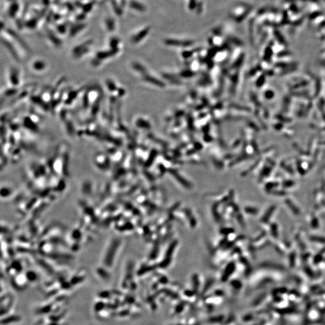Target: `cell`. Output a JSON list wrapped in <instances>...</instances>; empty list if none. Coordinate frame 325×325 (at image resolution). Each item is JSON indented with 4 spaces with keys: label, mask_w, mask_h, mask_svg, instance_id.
Here are the masks:
<instances>
[{
    "label": "cell",
    "mask_w": 325,
    "mask_h": 325,
    "mask_svg": "<svg viewBox=\"0 0 325 325\" xmlns=\"http://www.w3.org/2000/svg\"><path fill=\"white\" fill-rule=\"evenodd\" d=\"M8 80L11 87L18 88L21 84V74L18 68L11 66L8 73Z\"/></svg>",
    "instance_id": "obj_2"
},
{
    "label": "cell",
    "mask_w": 325,
    "mask_h": 325,
    "mask_svg": "<svg viewBox=\"0 0 325 325\" xmlns=\"http://www.w3.org/2000/svg\"><path fill=\"white\" fill-rule=\"evenodd\" d=\"M92 44V41H87V42L81 43L77 45L71 51L72 57L76 60H80L87 55L91 50L90 47Z\"/></svg>",
    "instance_id": "obj_1"
},
{
    "label": "cell",
    "mask_w": 325,
    "mask_h": 325,
    "mask_svg": "<svg viewBox=\"0 0 325 325\" xmlns=\"http://www.w3.org/2000/svg\"><path fill=\"white\" fill-rule=\"evenodd\" d=\"M23 125L28 130H30L32 132H36L39 131L38 123L34 121L30 116H26L23 119Z\"/></svg>",
    "instance_id": "obj_4"
},
{
    "label": "cell",
    "mask_w": 325,
    "mask_h": 325,
    "mask_svg": "<svg viewBox=\"0 0 325 325\" xmlns=\"http://www.w3.org/2000/svg\"><path fill=\"white\" fill-rule=\"evenodd\" d=\"M195 0H191L190 5H189L190 9H193L195 8Z\"/></svg>",
    "instance_id": "obj_6"
},
{
    "label": "cell",
    "mask_w": 325,
    "mask_h": 325,
    "mask_svg": "<svg viewBox=\"0 0 325 325\" xmlns=\"http://www.w3.org/2000/svg\"><path fill=\"white\" fill-rule=\"evenodd\" d=\"M105 85L107 86V90L110 93H113L117 90L116 86L115 85L114 82L111 79H107L105 80Z\"/></svg>",
    "instance_id": "obj_5"
},
{
    "label": "cell",
    "mask_w": 325,
    "mask_h": 325,
    "mask_svg": "<svg viewBox=\"0 0 325 325\" xmlns=\"http://www.w3.org/2000/svg\"><path fill=\"white\" fill-rule=\"evenodd\" d=\"M48 63L42 59H36L31 63L30 67L32 69L38 73L44 72L48 68Z\"/></svg>",
    "instance_id": "obj_3"
}]
</instances>
